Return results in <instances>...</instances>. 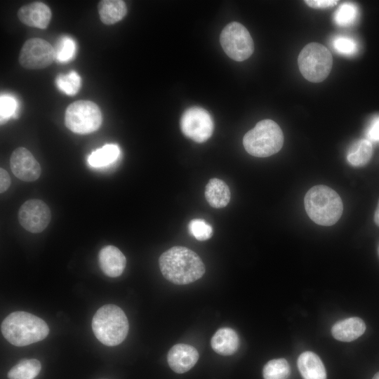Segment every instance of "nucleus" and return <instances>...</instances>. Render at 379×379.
<instances>
[{
  "label": "nucleus",
  "mask_w": 379,
  "mask_h": 379,
  "mask_svg": "<svg viewBox=\"0 0 379 379\" xmlns=\"http://www.w3.org/2000/svg\"><path fill=\"white\" fill-rule=\"evenodd\" d=\"M159 265L164 278L177 285L192 283L205 273L200 257L185 246H173L164 252L159 258Z\"/></svg>",
  "instance_id": "1"
},
{
  "label": "nucleus",
  "mask_w": 379,
  "mask_h": 379,
  "mask_svg": "<svg viewBox=\"0 0 379 379\" xmlns=\"http://www.w3.org/2000/svg\"><path fill=\"white\" fill-rule=\"evenodd\" d=\"M1 330L4 337L17 347L42 340L49 333V328L42 319L22 311L8 314L2 321Z\"/></svg>",
  "instance_id": "2"
},
{
  "label": "nucleus",
  "mask_w": 379,
  "mask_h": 379,
  "mask_svg": "<svg viewBox=\"0 0 379 379\" xmlns=\"http://www.w3.org/2000/svg\"><path fill=\"white\" fill-rule=\"evenodd\" d=\"M304 206L310 218L322 226L335 224L343 211V201L339 194L324 185H315L307 192Z\"/></svg>",
  "instance_id": "3"
},
{
  "label": "nucleus",
  "mask_w": 379,
  "mask_h": 379,
  "mask_svg": "<svg viewBox=\"0 0 379 379\" xmlns=\"http://www.w3.org/2000/svg\"><path fill=\"white\" fill-rule=\"evenodd\" d=\"M128 321L118 306L107 304L100 307L92 319V329L97 339L107 346L121 343L128 332Z\"/></svg>",
  "instance_id": "4"
},
{
  "label": "nucleus",
  "mask_w": 379,
  "mask_h": 379,
  "mask_svg": "<svg viewBox=\"0 0 379 379\" xmlns=\"http://www.w3.org/2000/svg\"><path fill=\"white\" fill-rule=\"evenodd\" d=\"M284 140L280 126L273 120L264 119L244 135L243 145L249 154L267 157L280 151Z\"/></svg>",
  "instance_id": "5"
},
{
  "label": "nucleus",
  "mask_w": 379,
  "mask_h": 379,
  "mask_svg": "<svg viewBox=\"0 0 379 379\" xmlns=\"http://www.w3.org/2000/svg\"><path fill=\"white\" fill-rule=\"evenodd\" d=\"M333 58L330 51L324 45L312 42L302 48L298 57L300 73L307 81H323L331 72Z\"/></svg>",
  "instance_id": "6"
},
{
  "label": "nucleus",
  "mask_w": 379,
  "mask_h": 379,
  "mask_svg": "<svg viewBox=\"0 0 379 379\" xmlns=\"http://www.w3.org/2000/svg\"><path fill=\"white\" fill-rule=\"evenodd\" d=\"M102 117L99 107L90 100H81L68 105L65 113V124L72 132L86 135L97 131Z\"/></svg>",
  "instance_id": "7"
},
{
  "label": "nucleus",
  "mask_w": 379,
  "mask_h": 379,
  "mask_svg": "<svg viewBox=\"0 0 379 379\" xmlns=\"http://www.w3.org/2000/svg\"><path fill=\"white\" fill-rule=\"evenodd\" d=\"M220 45L225 53L236 61H244L253 53L254 44L248 29L241 23L232 22L220 33Z\"/></svg>",
  "instance_id": "8"
},
{
  "label": "nucleus",
  "mask_w": 379,
  "mask_h": 379,
  "mask_svg": "<svg viewBox=\"0 0 379 379\" xmlns=\"http://www.w3.org/2000/svg\"><path fill=\"white\" fill-rule=\"evenodd\" d=\"M182 133L188 138L199 143L211 138L214 129L212 117L200 107H192L182 114L180 121Z\"/></svg>",
  "instance_id": "9"
},
{
  "label": "nucleus",
  "mask_w": 379,
  "mask_h": 379,
  "mask_svg": "<svg viewBox=\"0 0 379 379\" xmlns=\"http://www.w3.org/2000/svg\"><path fill=\"white\" fill-rule=\"evenodd\" d=\"M55 59V51L51 44L41 38L27 40L19 54L20 65L28 69L46 68Z\"/></svg>",
  "instance_id": "10"
},
{
  "label": "nucleus",
  "mask_w": 379,
  "mask_h": 379,
  "mask_svg": "<svg viewBox=\"0 0 379 379\" xmlns=\"http://www.w3.org/2000/svg\"><path fill=\"white\" fill-rule=\"evenodd\" d=\"M51 218L47 204L40 199H29L20 206L18 220L21 226L32 233H39L45 230Z\"/></svg>",
  "instance_id": "11"
},
{
  "label": "nucleus",
  "mask_w": 379,
  "mask_h": 379,
  "mask_svg": "<svg viewBox=\"0 0 379 379\" xmlns=\"http://www.w3.org/2000/svg\"><path fill=\"white\" fill-rule=\"evenodd\" d=\"M10 166L13 173L25 182L37 180L41 173L39 163L27 149L22 147L16 148L12 152Z\"/></svg>",
  "instance_id": "12"
},
{
  "label": "nucleus",
  "mask_w": 379,
  "mask_h": 379,
  "mask_svg": "<svg viewBox=\"0 0 379 379\" xmlns=\"http://www.w3.org/2000/svg\"><path fill=\"white\" fill-rule=\"evenodd\" d=\"M199 355L192 345L179 343L168 351L167 361L170 368L177 373H183L190 370L197 362Z\"/></svg>",
  "instance_id": "13"
},
{
  "label": "nucleus",
  "mask_w": 379,
  "mask_h": 379,
  "mask_svg": "<svg viewBox=\"0 0 379 379\" xmlns=\"http://www.w3.org/2000/svg\"><path fill=\"white\" fill-rule=\"evenodd\" d=\"M50 8L42 2H33L19 8L18 17L23 24L39 29H46L51 19Z\"/></svg>",
  "instance_id": "14"
},
{
  "label": "nucleus",
  "mask_w": 379,
  "mask_h": 379,
  "mask_svg": "<svg viewBox=\"0 0 379 379\" xmlns=\"http://www.w3.org/2000/svg\"><path fill=\"white\" fill-rule=\"evenodd\" d=\"M98 261L103 273L109 277H117L124 272L126 259L116 246H106L99 252Z\"/></svg>",
  "instance_id": "15"
},
{
  "label": "nucleus",
  "mask_w": 379,
  "mask_h": 379,
  "mask_svg": "<svg viewBox=\"0 0 379 379\" xmlns=\"http://www.w3.org/2000/svg\"><path fill=\"white\" fill-rule=\"evenodd\" d=\"M211 345L212 349L220 355H232L239 347V338L234 329L223 327L214 333L211 340Z\"/></svg>",
  "instance_id": "16"
},
{
  "label": "nucleus",
  "mask_w": 379,
  "mask_h": 379,
  "mask_svg": "<svg viewBox=\"0 0 379 379\" xmlns=\"http://www.w3.org/2000/svg\"><path fill=\"white\" fill-rule=\"evenodd\" d=\"M366 330L364 321L359 317H350L335 323L331 333L338 340L351 342L360 337Z\"/></svg>",
  "instance_id": "17"
},
{
  "label": "nucleus",
  "mask_w": 379,
  "mask_h": 379,
  "mask_svg": "<svg viewBox=\"0 0 379 379\" xmlns=\"http://www.w3.org/2000/svg\"><path fill=\"white\" fill-rule=\"evenodd\" d=\"M297 363L304 379H326L325 367L315 353L310 351L302 352Z\"/></svg>",
  "instance_id": "18"
},
{
  "label": "nucleus",
  "mask_w": 379,
  "mask_h": 379,
  "mask_svg": "<svg viewBox=\"0 0 379 379\" xmlns=\"http://www.w3.org/2000/svg\"><path fill=\"white\" fill-rule=\"evenodd\" d=\"M205 197L209 205L215 208L225 207L231 194L227 185L219 178H211L205 189Z\"/></svg>",
  "instance_id": "19"
},
{
  "label": "nucleus",
  "mask_w": 379,
  "mask_h": 379,
  "mask_svg": "<svg viewBox=\"0 0 379 379\" xmlns=\"http://www.w3.org/2000/svg\"><path fill=\"white\" fill-rule=\"evenodd\" d=\"M98 8L100 20L107 25L121 20L127 13L126 3L121 0H101Z\"/></svg>",
  "instance_id": "20"
},
{
  "label": "nucleus",
  "mask_w": 379,
  "mask_h": 379,
  "mask_svg": "<svg viewBox=\"0 0 379 379\" xmlns=\"http://www.w3.org/2000/svg\"><path fill=\"white\" fill-rule=\"evenodd\" d=\"M373 154V145L366 138L357 140L354 142L347 153V162L355 167L367 164Z\"/></svg>",
  "instance_id": "21"
},
{
  "label": "nucleus",
  "mask_w": 379,
  "mask_h": 379,
  "mask_svg": "<svg viewBox=\"0 0 379 379\" xmlns=\"http://www.w3.org/2000/svg\"><path fill=\"white\" fill-rule=\"evenodd\" d=\"M121 150L116 144H107L92 152L88 157V164L93 168H102L114 162L119 157Z\"/></svg>",
  "instance_id": "22"
},
{
  "label": "nucleus",
  "mask_w": 379,
  "mask_h": 379,
  "mask_svg": "<svg viewBox=\"0 0 379 379\" xmlns=\"http://www.w3.org/2000/svg\"><path fill=\"white\" fill-rule=\"evenodd\" d=\"M41 369L40 361L35 359H23L8 373V379H34Z\"/></svg>",
  "instance_id": "23"
},
{
  "label": "nucleus",
  "mask_w": 379,
  "mask_h": 379,
  "mask_svg": "<svg viewBox=\"0 0 379 379\" xmlns=\"http://www.w3.org/2000/svg\"><path fill=\"white\" fill-rule=\"evenodd\" d=\"M290 373V366L285 359H272L262 370L264 379H287Z\"/></svg>",
  "instance_id": "24"
},
{
  "label": "nucleus",
  "mask_w": 379,
  "mask_h": 379,
  "mask_svg": "<svg viewBox=\"0 0 379 379\" xmlns=\"http://www.w3.org/2000/svg\"><path fill=\"white\" fill-rule=\"evenodd\" d=\"M359 17V8L353 3L345 2L335 11L334 21L341 27L352 25Z\"/></svg>",
  "instance_id": "25"
},
{
  "label": "nucleus",
  "mask_w": 379,
  "mask_h": 379,
  "mask_svg": "<svg viewBox=\"0 0 379 379\" xmlns=\"http://www.w3.org/2000/svg\"><path fill=\"white\" fill-rule=\"evenodd\" d=\"M55 83L60 91L68 95H74L81 88V79L77 72L72 71L67 74H59Z\"/></svg>",
  "instance_id": "26"
},
{
  "label": "nucleus",
  "mask_w": 379,
  "mask_h": 379,
  "mask_svg": "<svg viewBox=\"0 0 379 379\" xmlns=\"http://www.w3.org/2000/svg\"><path fill=\"white\" fill-rule=\"evenodd\" d=\"M332 46L337 53L346 56H352L359 51L357 41L347 36H335L332 40Z\"/></svg>",
  "instance_id": "27"
},
{
  "label": "nucleus",
  "mask_w": 379,
  "mask_h": 379,
  "mask_svg": "<svg viewBox=\"0 0 379 379\" xmlns=\"http://www.w3.org/2000/svg\"><path fill=\"white\" fill-rule=\"evenodd\" d=\"M76 42L69 36L62 37L58 44L55 51V59L64 63L70 61L75 55Z\"/></svg>",
  "instance_id": "28"
},
{
  "label": "nucleus",
  "mask_w": 379,
  "mask_h": 379,
  "mask_svg": "<svg viewBox=\"0 0 379 379\" xmlns=\"http://www.w3.org/2000/svg\"><path fill=\"white\" fill-rule=\"evenodd\" d=\"M190 233L199 241H206L213 235V228L204 220L195 218L188 224Z\"/></svg>",
  "instance_id": "29"
},
{
  "label": "nucleus",
  "mask_w": 379,
  "mask_h": 379,
  "mask_svg": "<svg viewBox=\"0 0 379 379\" xmlns=\"http://www.w3.org/2000/svg\"><path fill=\"white\" fill-rule=\"evenodd\" d=\"M18 107L16 100L10 95L1 94L0 97L1 124L14 117Z\"/></svg>",
  "instance_id": "30"
},
{
  "label": "nucleus",
  "mask_w": 379,
  "mask_h": 379,
  "mask_svg": "<svg viewBox=\"0 0 379 379\" xmlns=\"http://www.w3.org/2000/svg\"><path fill=\"white\" fill-rule=\"evenodd\" d=\"M366 139L370 142H379V115L373 117L366 129Z\"/></svg>",
  "instance_id": "31"
},
{
  "label": "nucleus",
  "mask_w": 379,
  "mask_h": 379,
  "mask_svg": "<svg viewBox=\"0 0 379 379\" xmlns=\"http://www.w3.org/2000/svg\"><path fill=\"white\" fill-rule=\"evenodd\" d=\"M304 2L313 8H327L335 6L338 1L335 0H306Z\"/></svg>",
  "instance_id": "32"
},
{
  "label": "nucleus",
  "mask_w": 379,
  "mask_h": 379,
  "mask_svg": "<svg viewBox=\"0 0 379 379\" xmlns=\"http://www.w3.org/2000/svg\"><path fill=\"white\" fill-rule=\"evenodd\" d=\"M11 185V178L8 172L3 168H0V192L6 191Z\"/></svg>",
  "instance_id": "33"
},
{
  "label": "nucleus",
  "mask_w": 379,
  "mask_h": 379,
  "mask_svg": "<svg viewBox=\"0 0 379 379\" xmlns=\"http://www.w3.org/2000/svg\"><path fill=\"white\" fill-rule=\"evenodd\" d=\"M374 222L375 225L379 227V199L374 213Z\"/></svg>",
  "instance_id": "34"
},
{
  "label": "nucleus",
  "mask_w": 379,
  "mask_h": 379,
  "mask_svg": "<svg viewBox=\"0 0 379 379\" xmlns=\"http://www.w3.org/2000/svg\"><path fill=\"white\" fill-rule=\"evenodd\" d=\"M372 379H379V371L374 375Z\"/></svg>",
  "instance_id": "35"
}]
</instances>
